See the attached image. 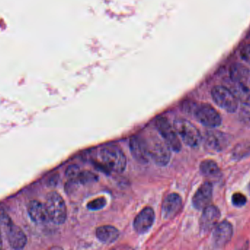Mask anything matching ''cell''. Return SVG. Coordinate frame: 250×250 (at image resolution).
<instances>
[{
	"label": "cell",
	"instance_id": "cell-1",
	"mask_svg": "<svg viewBox=\"0 0 250 250\" xmlns=\"http://www.w3.org/2000/svg\"><path fill=\"white\" fill-rule=\"evenodd\" d=\"M100 159L104 167L110 171L123 173L126 165V157L118 147L107 145L99 153Z\"/></svg>",
	"mask_w": 250,
	"mask_h": 250
},
{
	"label": "cell",
	"instance_id": "cell-2",
	"mask_svg": "<svg viewBox=\"0 0 250 250\" xmlns=\"http://www.w3.org/2000/svg\"><path fill=\"white\" fill-rule=\"evenodd\" d=\"M45 208L50 221L54 224L62 225L67 219V207L62 197L56 192H51L47 195Z\"/></svg>",
	"mask_w": 250,
	"mask_h": 250
},
{
	"label": "cell",
	"instance_id": "cell-3",
	"mask_svg": "<svg viewBox=\"0 0 250 250\" xmlns=\"http://www.w3.org/2000/svg\"><path fill=\"white\" fill-rule=\"evenodd\" d=\"M173 128L178 136L185 145L196 148L201 144L202 136L198 129L186 119L176 118L173 121Z\"/></svg>",
	"mask_w": 250,
	"mask_h": 250
},
{
	"label": "cell",
	"instance_id": "cell-4",
	"mask_svg": "<svg viewBox=\"0 0 250 250\" xmlns=\"http://www.w3.org/2000/svg\"><path fill=\"white\" fill-rule=\"evenodd\" d=\"M145 140L150 158L158 166L167 165L170 161L171 150L165 141L156 135H151Z\"/></svg>",
	"mask_w": 250,
	"mask_h": 250
},
{
	"label": "cell",
	"instance_id": "cell-5",
	"mask_svg": "<svg viewBox=\"0 0 250 250\" xmlns=\"http://www.w3.org/2000/svg\"><path fill=\"white\" fill-rule=\"evenodd\" d=\"M211 96L215 104L228 113H233L237 110L239 101L229 88L221 85L214 87Z\"/></svg>",
	"mask_w": 250,
	"mask_h": 250
},
{
	"label": "cell",
	"instance_id": "cell-6",
	"mask_svg": "<svg viewBox=\"0 0 250 250\" xmlns=\"http://www.w3.org/2000/svg\"><path fill=\"white\" fill-rule=\"evenodd\" d=\"M155 126L160 136L170 149L174 152H179L182 149V144L174 128L172 127L167 119L164 117H159L156 120Z\"/></svg>",
	"mask_w": 250,
	"mask_h": 250
},
{
	"label": "cell",
	"instance_id": "cell-7",
	"mask_svg": "<svg viewBox=\"0 0 250 250\" xmlns=\"http://www.w3.org/2000/svg\"><path fill=\"white\" fill-rule=\"evenodd\" d=\"M195 118L203 126L216 128L222 123L220 113L209 104H204L196 106L194 109Z\"/></svg>",
	"mask_w": 250,
	"mask_h": 250
},
{
	"label": "cell",
	"instance_id": "cell-8",
	"mask_svg": "<svg viewBox=\"0 0 250 250\" xmlns=\"http://www.w3.org/2000/svg\"><path fill=\"white\" fill-rule=\"evenodd\" d=\"M230 142L229 135L217 130L207 132L205 135V143L209 149L217 152H221L229 147Z\"/></svg>",
	"mask_w": 250,
	"mask_h": 250
},
{
	"label": "cell",
	"instance_id": "cell-9",
	"mask_svg": "<svg viewBox=\"0 0 250 250\" xmlns=\"http://www.w3.org/2000/svg\"><path fill=\"white\" fill-rule=\"evenodd\" d=\"M213 242L214 246L217 248H224L233 236V226L229 221L218 223L213 229Z\"/></svg>",
	"mask_w": 250,
	"mask_h": 250
},
{
	"label": "cell",
	"instance_id": "cell-10",
	"mask_svg": "<svg viewBox=\"0 0 250 250\" xmlns=\"http://www.w3.org/2000/svg\"><path fill=\"white\" fill-rule=\"evenodd\" d=\"M213 196V186L211 182H206L200 186L192 198V205L198 210H204L210 205Z\"/></svg>",
	"mask_w": 250,
	"mask_h": 250
},
{
	"label": "cell",
	"instance_id": "cell-11",
	"mask_svg": "<svg viewBox=\"0 0 250 250\" xmlns=\"http://www.w3.org/2000/svg\"><path fill=\"white\" fill-rule=\"evenodd\" d=\"M154 218L155 216L152 208L150 207L144 208L134 220V230L139 234L146 233L154 224Z\"/></svg>",
	"mask_w": 250,
	"mask_h": 250
},
{
	"label": "cell",
	"instance_id": "cell-12",
	"mask_svg": "<svg viewBox=\"0 0 250 250\" xmlns=\"http://www.w3.org/2000/svg\"><path fill=\"white\" fill-rule=\"evenodd\" d=\"M220 218V211L218 208L214 205H208L203 210L201 216L200 226L201 231L204 233H208L214 228L218 224Z\"/></svg>",
	"mask_w": 250,
	"mask_h": 250
},
{
	"label": "cell",
	"instance_id": "cell-13",
	"mask_svg": "<svg viewBox=\"0 0 250 250\" xmlns=\"http://www.w3.org/2000/svg\"><path fill=\"white\" fill-rule=\"evenodd\" d=\"M182 208V198L178 194H170L163 201L162 215L164 220H170L179 214Z\"/></svg>",
	"mask_w": 250,
	"mask_h": 250
},
{
	"label": "cell",
	"instance_id": "cell-14",
	"mask_svg": "<svg viewBox=\"0 0 250 250\" xmlns=\"http://www.w3.org/2000/svg\"><path fill=\"white\" fill-rule=\"evenodd\" d=\"M129 148L131 154L136 161L142 164L148 163L150 157L145 139L140 136H133L129 141Z\"/></svg>",
	"mask_w": 250,
	"mask_h": 250
},
{
	"label": "cell",
	"instance_id": "cell-15",
	"mask_svg": "<svg viewBox=\"0 0 250 250\" xmlns=\"http://www.w3.org/2000/svg\"><path fill=\"white\" fill-rule=\"evenodd\" d=\"M28 214L29 218L37 225L45 224L49 221L45 205L40 201L34 200L28 205Z\"/></svg>",
	"mask_w": 250,
	"mask_h": 250
},
{
	"label": "cell",
	"instance_id": "cell-16",
	"mask_svg": "<svg viewBox=\"0 0 250 250\" xmlns=\"http://www.w3.org/2000/svg\"><path fill=\"white\" fill-rule=\"evenodd\" d=\"M9 245L14 250H21L27 243V238L19 226L13 225L6 237Z\"/></svg>",
	"mask_w": 250,
	"mask_h": 250
},
{
	"label": "cell",
	"instance_id": "cell-17",
	"mask_svg": "<svg viewBox=\"0 0 250 250\" xmlns=\"http://www.w3.org/2000/svg\"><path fill=\"white\" fill-rule=\"evenodd\" d=\"M250 69L242 63H235L229 68V76L233 82L246 83L250 81Z\"/></svg>",
	"mask_w": 250,
	"mask_h": 250
},
{
	"label": "cell",
	"instance_id": "cell-18",
	"mask_svg": "<svg viewBox=\"0 0 250 250\" xmlns=\"http://www.w3.org/2000/svg\"><path fill=\"white\" fill-rule=\"evenodd\" d=\"M119 236H120V231L114 226H101L96 230V236L98 240L108 245L116 242Z\"/></svg>",
	"mask_w": 250,
	"mask_h": 250
},
{
	"label": "cell",
	"instance_id": "cell-19",
	"mask_svg": "<svg viewBox=\"0 0 250 250\" xmlns=\"http://www.w3.org/2000/svg\"><path fill=\"white\" fill-rule=\"evenodd\" d=\"M230 91L238 101L246 106H250V88L246 84L242 82H233Z\"/></svg>",
	"mask_w": 250,
	"mask_h": 250
},
{
	"label": "cell",
	"instance_id": "cell-20",
	"mask_svg": "<svg viewBox=\"0 0 250 250\" xmlns=\"http://www.w3.org/2000/svg\"><path fill=\"white\" fill-rule=\"evenodd\" d=\"M200 170L204 176L208 178L217 177L220 173L218 164L213 160H205L201 162Z\"/></svg>",
	"mask_w": 250,
	"mask_h": 250
},
{
	"label": "cell",
	"instance_id": "cell-21",
	"mask_svg": "<svg viewBox=\"0 0 250 250\" xmlns=\"http://www.w3.org/2000/svg\"><path fill=\"white\" fill-rule=\"evenodd\" d=\"M249 156H250V141H243L237 144L232 151V157L236 160H241Z\"/></svg>",
	"mask_w": 250,
	"mask_h": 250
},
{
	"label": "cell",
	"instance_id": "cell-22",
	"mask_svg": "<svg viewBox=\"0 0 250 250\" xmlns=\"http://www.w3.org/2000/svg\"><path fill=\"white\" fill-rule=\"evenodd\" d=\"M14 223L7 214H0V237L1 239L7 237Z\"/></svg>",
	"mask_w": 250,
	"mask_h": 250
},
{
	"label": "cell",
	"instance_id": "cell-23",
	"mask_svg": "<svg viewBox=\"0 0 250 250\" xmlns=\"http://www.w3.org/2000/svg\"><path fill=\"white\" fill-rule=\"evenodd\" d=\"M98 177L96 175L94 174L92 172L82 171L78 177L76 183H80L82 184L92 183L98 181Z\"/></svg>",
	"mask_w": 250,
	"mask_h": 250
},
{
	"label": "cell",
	"instance_id": "cell-24",
	"mask_svg": "<svg viewBox=\"0 0 250 250\" xmlns=\"http://www.w3.org/2000/svg\"><path fill=\"white\" fill-rule=\"evenodd\" d=\"M82 170L80 167L76 164H72L69 166L66 170L65 174L69 180L72 181L73 182H76L78 177L80 175Z\"/></svg>",
	"mask_w": 250,
	"mask_h": 250
},
{
	"label": "cell",
	"instance_id": "cell-25",
	"mask_svg": "<svg viewBox=\"0 0 250 250\" xmlns=\"http://www.w3.org/2000/svg\"><path fill=\"white\" fill-rule=\"evenodd\" d=\"M106 200L104 198H99L98 199L94 200L88 204V209L91 211H98V210L102 209L106 205Z\"/></svg>",
	"mask_w": 250,
	"mask_h": 250
},
{
	"label": "cell",
	"instance_id": "cell-26",
	"mask_svg": "<svg viewBox=\"0 0 250 250\" xmlns=\"http://www.w3.org/2000/svg\"><path fill=\"white\" fill-rule=\"evenodd\" d=\"M247 200L246 196L240 192H236L233 194L232 196V203L236 207H242L246 204Z\"/></svg>",
	"mask_w": 250,
	"mask_h": 250
},
{
	"label": "cell",
	"instance_id": "cell-27",
	"mask_svg": "<svg viewBox=\"0 0 250 250\" xmlns=\"http://www.w3.org/2000/svg\"><path fill=\"white\" fill-rule=\"evenodd\" d=\"M240 57L245 63L250 65V44H246L242 47L240 51Z\"/></svg>",
	"mask_w": 250,
	"mask_h": 250
},
{
	"label": "cell",
	"instance_id": "cell-28",
	"mask_svg": "<svg viewBox=\"0 0 250 250\" xmlns=\"http://www.w3.org/2000/svg\"><path fill=\"white\" fill-rule=\"evenodd\" d=\"M2 248V241H1V238L0 237V249Z\"/></svg>",
	"mask_w": 250,
	"mask_h": 250
},
{
	"label": "cell",
	"instance_id": "cell-29",
	"mask_svg": "<svg viewBox=\"0 0 250 250\" xmlns=\"http://www.w3.org/2000/svg\"><path fill=\"white\" fill-rule=\"evenodd\" d=\"M249 190H250V185H249Z\"/></svg>",
	"mask_w": 250,
	"mask_h": 250
},
{
	"label": "cell",
	"instance_id": "cell-30",
	"mask_svg": "<svg viewBox=\"0 0 250 250\" xmlns=\"http://www.w3.org/2000/svg\"><path fill=\"white\" fill-rule=\"evenodd\" d=\"M249 82H250V81Z\"/></svg>",
	"mask_w": 250,
	"mask_h": 250
}]
</instances>
